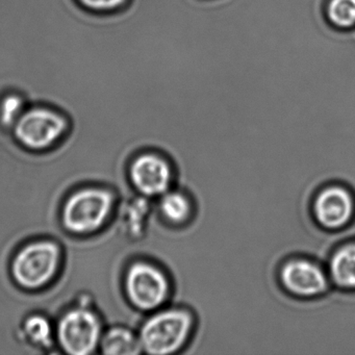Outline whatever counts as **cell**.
Listing matches in <instances>:
<instances>
[{"label": "cell", "instance_id": "cell-1", "mask_svg": "<svg viewBox=\"0 0 355 355\" xmlns=\"http://www.w3.org/2000/svg\"><path fill=\"white\" fill-rule=\"evenodd\" d=\"M195 315L184 307H170L155 311L141 327V346L153 355H171L188 344L194 332Z\"/></svg>", "mask_w": 355, "mask_h": 355}, {"label": "cell", "instance_id": "cell-2", "mask_svg": "<svg viewBox=\"0 0 355 355\" xmlns=\"http://www.w3.org/2000/svg\"><path fill=\"white\" fill-rule=\"evenodd\" d=\"M125 291L130 303L143 311L162 309L171 297L167 273L148 261L132 263L126 273Z\"/></svg>", "mask_w": 355, "mask_h": 355}, {"label": "cell", "instance_id": "cell-3", "mask_svg": "<svg viewBox=\"0 0 355 355\" xmlns=\"http://www.w3.org/2000/svg\"><path fill=\"white\" fill-rule=\"evenodd\" d=\"M114 196L103 189L88 188L74 193L63 209V224L74 234H90L107 221L113 209Z\"/></svg>", "mask_w": 355, "mask_h": 355}, {"label": "cell", "instance_id": "cell-4", "mask_svg": "<svg viewBox=\"0 0 355 355\" xmlns=\"http://www.w3.org/2000/svg\"><path fill=\"white\" fill-rule=\"evenodd\" d=\"M61 252L55 243L40 241L22 248L12 263L14 279L22 288L36 290L49 284L59 268Z\"/></svg>", "mask_w": 355, "mask_h": 355}, {"label": "cell", "instance_id": "cell-5", "mask_svg": "<svg viewBox=\"0 0 355 355\" xmlns=\"http://www.w3.org/2000/svg\"><path fill=\"white\" fill-rule=\"evenodd\" d=\"M67 126L63 114L38 105L28 107L13 130L20 144L33 150H42L55 144L65 135Z\"/></svg>", "mask_w": 355, "mask_h": 355}, {"label": "cell", "instance_id": "cell-6", "mask_svg": "<svg viewBox=\"0 0 355 355\" xmlns=\"http://www.w3.org/2000/svg\"><path fill=\"white\" fill-rule=\"evenodd\" d=\"M280 286L291 296L300 299H315L329 290L330 282L326 268L307 257H293L279 268Z\"/></svg>", "mask_w": 355, "mask_h": 355}, {"label": "cell", "instance_id": "cell-7", "mask_svg": "<svg viewBox=\"0 0 355 355\" xmlns=\"http://www.w3.org/2000/svg\"><path fill=\"white\" fill-rule=\"evenodd\" d=\"M101 336L98 317L84 307L68 311L58 326L60 345L68 354H91L101 343Z\"/></svg>", "mask_w": 355, "mask_h": 355}, {"label": "cell", "instance_id": "cell-8", "mask_svg": "<svg viewBox=\"0 0 355 355\" xmlns=\"http://www.w3.org/2000/svg\"><path fill=\"white\" fill-rule=\"evenodd\" d=\"M311 213L318 225L328 232L346 227L355 215V199L340 184L321 189L313 198Z\"/></svg>", "mask_w": 355, "mask_h": 355}, {"label": "cell", "instance_id": "cell-9", "mask_svg": "<svg viewBox=\"0 0 355 355\" xmlns=\"http://www.w3.org/2000/svg\"><path fill=\"white\" fill-rule=\"evenodd\" d=\"M134 188L143 197H161L171 190L173 168L163 155L144 153L136 157L130 169Z\"/></svg>", "mask_w": 355, "mask_h": 355}, {"label": "cell", "instance_id": "cell-10", "mask_svg": "<svg viewBox=\"0 0 355 355\" xmlns=\"http://www.w3.org/2000/svg\"><path fill=\"white\" fill-rule=\"evenodd\" d=\"M326 270L334 286L343 291H355V242L334 249Z\"/></svg>", "mask_w": 355, "mask_h": 355}, {"label": "cell", "instance_id": "cell-11", "mask_svg": "<svg viewBox=\"0 0 355 355\" xmlns=\"http://www.w3.org/2000/svg\"><path fill=\"white\" fill-rule=\"evenodd\" d=\"M159 214L170 225L182 226L192 219L193 203L186 193L169 190L159 197Z\"/></svg>", "mask_w": 355, "mask_h": 355}, {"label": "cell", "instance_id": "cell-12", "mask_svg": "<svg viewBox=\"0 0 355 355\" xmlns=\"http://www.w3.org/2000/svg\"><path fill=\"white\" fill-rule=\"evenodd\" d=\"M101 347L105 355H137L143 351L139 336L123 327L110 329L101 338Z\"/></svg>", "mask_w": 355, "mask_h": 355}, {"label": "cell", "instance_id": "cell-13", "mask_svg": "<svg viewBox=\"0 0 355 355\" xmlns=\"http://www.w3.org/2000/svg\"><path fill=\"white\" fill-rule=\"evenodd\" d=\"M28 110L26 97L18 92H9L0 98V125L13 128Z\"/></svg>", "mask_w": 355, "mask_h": 355}, {"label": "cell", "instance_id": "cell-14", "mask_svg": "<svg viewBox=\"0 0 355 355\" xmlns=\"http://www.w3.org/2000/svg\"><path fill=\"white\" fill-rule=\"evenodd\" d=\"M26 338L35 346L49 348L53 345V328L51 322L41 315H33L24 324Z\"/></svg>", "mask_w": 355, "mask_h": 355}, {"label": "cell", "instance_id": "cell-15", "mask_svg": "<svg viewBox=\"0 0 355 355\" xmlns=\"http://www.w3.org/2000/svg\"><path fill=\"white\" fill-rule=\"evenodd\" d=\"M328 17L338 28H351L355 24V0H331Z\"/></svg>", "mask_w": 355, "mask_h": 355}, {"label": "cell", "instance_id": "cell-16", "mask_svg": "<svg viewBox=\"0 0 355 355\" xmlns=\"http://www.w3.org/2000/svg\"><path fill=\"white\" fill-rule=\"evenodd\" d=\"M132 205L130 217H128V225L132 234H140L144 230L145 221L148 213V205L145 199H139Z\"/></svg>", "mask_w": 355, "mask_h": 355}, {"label": "cell", "instance_id": "cell-17", "mask_svg": "<svg viewBox=\"0 0 355 355\" xmlns=\"http://www.w3.org/2000/svg\"><path fill=\"white\" fill-rule=\"evenodd\" d=\"M128 0H78L84 9L97 14L114 13L121 9Z\"/></svg>", "mask_w": 355, "mask_h": 355}]
</instances>
